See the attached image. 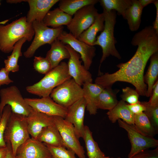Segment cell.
<instances>
[{"instance_id": "1", "label": "cell", "mask_w": 158, "mask_h": 158, "mask_svg": "<svg viewBox=\"0 0 158 158\" xmlns=\"http://www.w3.org/2000/svg\"><path fill=\"white\" fill-rule=\"evenodd\" d=\"M131 44L138 46L133 57L128 61L117 65L119 69L116 72L100 74L95 83L104 89L111 87L117 82H127L135 87L139 95L146 96L147 86L144 81V71L151 56L158 52V34L152 26L146 27L134 35Z\"/></svg>"}, {"instance_id": "2", "label": "cell", "mask_w": 158, "mask_h": 158, "mask_svg": "<svg viewBox=\"0 0 158 158\" xmlns=\"http://www.w3.org/2000/svg\"><path fill=\"white\" fill-rule=\"evenodd\" d=\"M35 35L32 23L26 16L22 17L6 25L0 24V50L5 53L12 51L16 43L25 37L30 41Z\"/></svg>"}, {"instance_id": "3", "label": "cell", "mask_w": 158, "mask_h": 158, "mask_svg": "<svg viewBox=\"0 0 158 158\" xmlns=\"http://www.w3.org/2000/svg\"><path fill=\"white\" fill-rule=\"evenodd\" d=\"M71 78L67 63L61 62L52 69L38 82L26 87L27 92L40 97L49 96L53 90L66 80Z\"/></svg>"}, {"instance_id": "4", "label": "cell", "mask_w": 158, "mask_h": 158, "mask_svg": "<svg viewBox=\"0 0 158 158\" xmlns=\"http://www.w3.org/2000/svg\"><path fill=\"white\" fill-rule=\"evenodd\" d=\"M116 11L111 10L107 12L103 10L104 18V28L100 35L96 38L93 46L98 45L102 48V56L100 60V65L110 55L118 59L121 56L116 49L115 44L116 40L114 35V28L116 23Z\"/></svg>"}, {"instance_id": "5", "label": "cell", "mask_w": 158, "mask_h": 158, "mask_svg": "<svg viewBox=\"0 0 158 158\" xmlns=\"http://www.w3.org/2000/svg\"><path fill=\"white\" fill-rule=\"evenodd\" d=\"M30 135L26 116L12 112L4 138L6 145L11 146L14 155L19 147L30 138Z\"/></svg>"}, {"instance_id": "6", "label": "cell", "mask_w": 158, "mask_h": 158, "mask_svg": "<svg viewBox=\"0 0 158 158\" xmlns=\"http://www.w3.org/2000/svg\"><path fill=\"white\" fill-rule=\"evenodd\" d=\"M32 25L35 32L34 38L29 47L23 53L26 58L33 56L36 50L40 47L46 44H51L63 31V26L57 28H50L43 22L34 21Z\"/></svg>"}, {"instance_id": "7", "label": "cell", "mask_w": 158, "mask_h": 158, "mask_svg": "<svg viewBox=\"0 0 158 158\" xmlns=\"http://www.w3.org/2000/svg\"><path fill=\"white\" fill-rule=\"evenodd\" d=\"M50 96L56 103L68 109L83 97V89L71 78L54 88Z\"/></svg>"}, {"instance_id": "8", "label": "cell", "mask_w": 158, "mask_h": 158, "mask_svg": "<svg viewBox=\"0 0 158 158\" xmlns=\"http://www.w3.org/2000/svg\"><path fill=\"white\" fill-rule=\"evenodd\" d=\"M0 97V112L2 115L4 107L7 105L10 106L12 112L26 117L32 110L16 86L1 89Z\"/></svg>"}, {"instance_id": "9", "label": "cell", "mask_w": 158, "mask_h": 158, "mask_svg": "<svg viewBox=\"0 0 158 158\" xmlns=\"http://www.w3.org/2000/svg\"><path fill=\"white\" fill-rule=\"evenodd\" d=\"M117 121L119 126L127 132L131 144V149L128 158H131L143 150L158 146L157 140L142 134L136 129L134 125L128 124L120 119Z\"/></svg>"}, {"instance_id": "10", "label": "cell", "mask_w": 158, "mask_h": 158, "mask_svg": "<svg viewBox=\"0 0 158 158\" xmlns=\"http://www.w3.org/2000/svg\"><path fill=\"white\" fill-rule=\"evenodd\" d=\"M54 123L58 130L67 149L73 151L79 158H86L73 125L61 117L53 116Z\"/></svg>"}, {"instance_id": "11", "label": "cell", "mask_w": 158, "mask_h": 158, "mask_svg": "<svg viewBox=\"0 0 158 158\" xmlns=\"http://www.w3.org/2000/svg\"><path fill=\"white\" fill-rule=\"evenodd\" d=\"M94 5H87L78 11L67 26L70 33L75 38H78L95 22L99 13Z\"/></svg>"}, {"instance_id": "12", "label": "cell", "mask_w": 158, "mask_h": 158, "mask_svg": "<svg viewBox=\"0 0 158 158\" xmlns=\"http://www.w3.org/2000/svg\"><path fill=\"white\" fill-rule=\"evenodd\" d=\"M64 44L70 46L80 55L83 65L88 70L95 55L96 48L75 38L70 33L63 31L57 38Z\"/></svg>"}, {"instance_id": "13", "label": "cell", "mask_w": 158, "mask_h": 158, "mask_svg": "<svg viewBox=\"0 0 158 158\" xmlns=\"http://www.w3.org/2000/svg\"><path fill=\"white\" fill-rule=\"evenodd\" d=\"M70 54L67 63L69 74L80 86L87 83H92V75L80 60V55L68 45H65Z\"/></svg>"}, {"instance_id": "14", "label": "cell", "mask_w": 158, "mask_h": 158, "mask_svg": "<svg viewBox=\"0 0 158 158\" xmlns=\"http://www.w3.org/2000/svg\"><path fill=\"white\" fill-rule=\"evenodd\" d=\"M27 103L33 109L47 115L58 116L64 118L67 109L54 102L50 95L41 98H25Z\"/></svg>"}, {"instance_id": "15", "label": "cell", "mask_w": 158, "mask_h": 158, "mask_svg": "<svg viewBox=\"0 0 158 158\" xmlns=\"http://www.w3.org/2000/svg\"><path fill=\"white\" fill-rule=\"evenodd\" d=\"M86 108V102L83 97L67 109V113L64 118L73 125L78 139L83 137L85 127L84 122Z\"/></svg>"}, {"instance_id": "16", "label": "cell", "mask_w": 158, "mask_h": 158, "mask_svg": "<svg viewBox=\"0 0 158 158\" xmlns=\"http://www.w3.org/2000/svg\"><path fill=\"white\" fill-rule=\"evenodd\" d=\"M16 156L17 158H52L47 146L31 138L19 147Z\"/></svg>"}, {"instance_id": "17", "label": "cell", "mask_w": 158, "mask_h": 158, "mask_svg": "<svg viewBox=\"0 0 158 158\" xmlns=\"http://www.w3.org/2000/svg\"><path fill=\"white\" fill-rule=\"evenodd\" d=\"M59 0H27L29 10L26 17L27 21L32 23L35 21L42 22L50 8Z\"/></svg>"}, {"instance_id": "18", "label": "cell", "mask_w": 158, "mask_h": 158, "mask_svg": "<svg viewBox=\"0 0 158 158\" xmlns=\"http://www.w3.org/2000/svg\"><path fill=\"white\" fill-rule=\"evenodd\" d=\"M26 118L30 135L31 138L35 139L43 128L54 124L53 116L40 112L33 109Z\"/></svg>"}, {"instance_id": "19", "label": "cell", "mask_w": 158, "mask_h": 158, "mask_svg": "<svg viewBox=\"0 0 158 158\" xmlns=\"http://www.w3.org/2000/svg\"><path fill=\"white\" fill-rule=\"evenodd\" d=\"M83 97L86 103V108L91 115H95L97 111V103L99 96L103 89L95 83H87L83 85Z\"/></svg>"}, {"instance_id": "20", "label": "cell", "mask_w": 158, "mask_h": 158, "mask_svg": "<svg viewBox=\"0 0 158 158\" xmlns=\"http://www.w3.org/2000/svg\"><path fill=\"white\" fill-rule=\"evenodd\" d=\"M51 45L46 57L49 61L53 69L58 66L62 60L68 59L70 54L65 44L57 39Z\"/></svg>"}, {"instance_id": "21", "label": "cell", "mask_w": 158, "mask_h": 158, "mask_svg": "<svg viewBox=\"0 0 158 158\" xmlns=\"http://www.w3.org/2000/svg\"><path fill=\"white\" fill-rule=\"evenodd\" d=\"M36 140L50 146L66 148L58 130L54 124L43 128L37 135Z\"/></svg>"}, {"instance_id": "22", "label": "cell", "mask_w": 158, "mask_h": 158, "mask_svg": "<svg viewBox=\"0 0 158 158\" xmlns=\"http://www.w3.org/2000/svg\"><path fill=\"white\" fill-rule=\"evenodd\" d=\"M107 114L112 123L120 119L128 124L134 125L135 115L128 109L125 102L122 100L118 101L113 109L108 111Z\"/></svg>"}, {"instance_id": "23", "label": "cell", "mask_w": 158, "mask_h": 158, "mask_svg": "<svg viewBox=\"0 0 158 158\" xmlns=\"http://www.w3.org/2000/svg\"><path fill=\"white\" fill-rule=\"evenodd\" d=\"M104 22L103 13H99L94 23L83 32L77 39L89 45L93 46L97 34L99 32H102L104 29Z\"/></svg>"}, {"instance_id": "24", "label": "cell", "mask_w": 158, "mask_h": 158, "mask_svg": "<svg viewBox=\"0 0 158 158\" xmlns=\"http://www.w3.org/2000/svg\"><path fill=\"white\" fill-rule=\"evenodd\" d=\"M72 18V16L57 8L49 11L42 22L46 26L55 28L63 25L67 26L71 22Z\"/></svg>"}, {"instance_id": "25", "label": "cell", "mask_w": 158, "mask_h": 158, "mask_svg": "<svg viewBox=\"0 0 158 158\" xmlns=\"http://www.w3.org/2000/svg\"><path fill=\"white\" fill-rule=\"evenodd\" d=\"M143 8L138 0H132V4L126 10L125 19L127 20L131 31L134 32L139 29Z\"/></svg>"}, {"instance_id": "26", "label": "cell", "mask_w": 158, "mask_h": 158, "mask_svg": "<svg viewBox=\"0 0 158 158\" xmlns=\"http://www.w3.org/2000/svg\"><path fill=\"white\" fill-rule=\"evenodd\" d=\"M82 138L85 142L88 158H110L101 150L93 138L92 132L87 126H85Z\"/></svg>"}, {"instance_id": "27", "label": "cell", "mask_w": 158, "mask_h": 158, "mask_svg": "<svg viewBox=\"0 0 158 158\" xmlns=\"http://www.w3.org/2000/svg\"><path fill=\"white\" fill-rule=\"evenodd\" d=\"M119 90H114L111 87L103 89L100 94L97 101V109L110 110L113 109L118 104L117 94Z\"/></svg>"}, {"instance_id": "28", "label": "cell", "mask_w": 158, "mask_h": 158, "mask_svg": "<svg viewBox=\"0 0 158 158\" xmlns=\"http://www.w3.org/2000/svg\"><path fill=\"white\" fill-rule=\"evenodd\" d=\"M150 62L145 75L144 81L147 85L146 96L150 97L152 88L158 75V52L153 54L150 57Z\"/></svg>"}, {"instance_id": "29", "label": "cell", "mask_w": 158, "mask_h": 158, "mask_svg": "<svg viewBox=\"0 0 158 158\" xmlns=\"http://www.w3.org/2000/svg\"><path fill=\"white\" fill-rule=\"evenodd\" d=\"M27 41L25 37L21 38L14 45L11 54L7 56V59L4 60V68L9 72H16L19 70L18 64L19 58L22 56L21 48L23 44Z\"/></svg>"}, {"instance_id": "30", "label": "cell", "mask_w": 158, "mask_h": 158, "mask_svg": "<svg viewBox=\"0 0 158 158\" xmlns=\"http://www.w3.org/2000/svg\"><path fill=\"white\" fill-rule=\"evenodd\" d=\"M99 1L98 0H61L59 1V8L72 16L83 7L88 5H95Z\"/></svg>"}, {"instance_id": "31", "label": "cell", "mask_w": 158, "mask_h": 158, "mask_svg": "<svg viewBox=\"0 0 158 158\" xmlns=\"http://www.w3.org/2000/svg\"><path fill=\"white\" fill-rule=\"evenodd\" d=\"M134 125L139 132L145 136L154 137L158 133L144 112L135 115Z\"/></svg>"}, {"instance_id": "32", "label": "cell", "mask_w": 158, "mask_h": 158, "mask_svg": "<svg viewBox=\"0 0 158 158\" xmlns=\"http://www.w3.org/2000/svg\"><path fill=\"white\" fill-rule=\"evenodd\" d=\"M101 5L107 12L114 10L125 19L126 10L131 5L132 0H100Z\"/></svg>"}, {"instance_id": "33", "label": "cell", "mask_w": 158, "mask_h": 158, "mask_svg": "<svg viewBox=\"0 0 158 158\" xmlns=\"http://www.w3.org/2000/svg\"><path fill=\"white\" fill-rule=\"evenodd\" d=\"M12 110L9 105L5 106L3 111L1 118L0 121V148L6 146L4 138V134L7 124L11 114Z\"/></svg>"}, {"instance_id": "34", "label": "cell", "mask_w": 158, "mask_h": 158, "mask_svg": "<svg viewBox=\"0 0 158 158\" xmlns=\"http://www.w3.org/2000/svg\"><path fill=\"white\" fill-rule=\"evenodd\" d=\"M44 144L47 147L52 158H76L75 154L73 151L66 148Z\"/></svg>"}, {"instance_id": "35", "label": "cell", "mask_w": 158, "mask_h": 158, "mask_svg": "<svg viewBox=\"0 0 158 158\" xmlns=\"http://www.w3.org/2000/svg\"><path fill=\"white\" fill-rule=\"evenodd\" d=\"M142 102L145 107V110L144 113L158 132V106L151 105L148 102Z\"/></svg>"}, {"instance_id": "36", "label": "cell", "mask_w": 158, "mask_h": 158, "mask_svg": "<svg viewBox=\"0 0 158 158\" xmlns=\"http://www.w3.org/2000/svg\"><path fill=\"white\" fill-rule=\"evenodd\" d=\"M33 64L35 70L42 74L45 75L52 69L50 62L46 57L35 56Z\"/></svg>"}, {"instance_id": "37", "label": "cell", "mask_w": 158, "mask_h": 158, "mask_svg": "<svg viewBox=\"0 0 158 158\" xmlns=\"http://www.w3.org/2000/svg\"><path fill=\"white\" fill-rule=\"evenodd\" d=\"M122 93L121 95L122 100L129 104L137 103L139 101V95L136 90L129 87H126L122 89Z\"/></svg>"}, {"instance_id": "38", "label": "cell", "mask_w": 158, "mask_h": 158, "mask_svg": "<svg viewBox=\"0 0 158 158\" xmlns=\"http://www.w3.org/2000/svg\"><path fill=\"white\" fill-rule=\"evenodd\" d=\"M131 158H158V146L153 150H145L140 152Z\"/></svg>"}, {"instance_id": "39", "label": "cell", "mask_w": 158, "mask_h": 158, "mask_svg": "<svg viewBox=\"0 0 158 158\" xmlns=\"http://www.w3.org/2000/svg\"><path fill=\"white\" fill-rule=\"evenodd\" d=\"M127 106L130 111L134 115H137L144 112L145 107L142 102L139 101L133 104H127Z\"/></svg>"}, {"instance_id": "40", "label": "cell", "mask_w": 158, "mask_h": 158, "mask_svg": "<svg viewBox=\"0 0 158 158\" xmlns=\"http://www.w3.org/2000/svg\"><path fill=\"white\" fill-rule=\"evenodd\" d=\"M150 98L148 102L152 106H158V81L153 85Z\"/></svg>"}, {"instance_id": "41", "label": "cell", "mask_w": 158, "mask_h": 158, "mask_svg": "<svg viewBox=\"0 0 158 158\" xmlns=\"http://www.w3.org/2000/svg\"><path fill=\"white\" fill-rule=\"evenodd\" d=\"M9 72L6 68H2L0 70V87L3 85H8L13 83V81L9 77Z\"/></svg>"}, {"instance_id": "42", "label": "cell", "mask_w": 158, "mask_h": 158, "mask_svg": "<svg viewBox=\"0 0 158 158\" xmlns=\"http://www.w3.org/2000/svg\"><path fill=\"white\" fill-rule=\"evenodd\" d=\"M156 8V16L155 21L154 23L153 27L158 34V1L156 0L153 3Z\"/></svg>"}, {"instance_id": "43", "label": "cell", "mask_w": 158, "mask_h": 158, "mask_svg": "<svg viewBox=\"0 0 158 158\" xmlns=\"http://www.w3.org/2000/svg\"><path fill=\"white\" fill-rule=\"evenodd\" d=\"M155 1V0H139L138 1L141 6L143 8L150 4L154 3Z\"/></svg>"}, {"instance_id": "44", "label": "cell", "mask_w": 158, "mask_h": 158, "mask_svg": "<svg viewBox=\"0 0 158 158\" xmlns=\"http://www.w3.org/2000/svg\"><path fill=\"white\" fill-rule=\"evenodd\" d=\"M8 150V147L0 148V158H5Z\"/></svg>"}, {"instance_id": "45", "label": "cell", "mask_w": 158, "mask_h": 158, "mask_svg": "<svg viewBox=\"0 0 158 158\" xmlns=\"http://www.w3.org/2000/svg\"><path fill=\"white\" fill-rule=\"evenodd\" d=\"M8 147V150L5 158H17L13 153L11 146L9 145H6Z\"/></svg>"}, {"instance_id": "46", "label": "cell", "mask_w": 158, "mask_h": 158, "mask_svg": "<svg viewBox=\"0 0 158 158\" xmlns=\"http://www.w3.org/2000/svg\"><path fill=\"white\" fill-rule=\"evenodd\" d=\"M6 2L9 4H17L20 3L22 1H27V0H6Z\"/></svg>"}, {"instance_id": "47", "label": "cell", "mask_w": 158, "mask_h": 158, "mask_svg": "<svg viewBox=\"0 0 158 158\" xmlns=\"http://www.w3.org/2000/svg\"><path fill=\"white\" fill-rule=\"evenodd\" d=\"M9 20H6L4 21H1L0 22V24H5Z\"/></svg>"}, {"instance_id": "48", "label": "cell", "mask_w": 158, "mask_h": 158, "mask_svg": "<svg viewBox=\"0 0 158 158\" xmlns=\"http://www.w3.org/2000/svg\"><path fill=\"white\" fill-rule=\"evenodd\" d=\"M1 116H2V114H1V113H0V121L1 119Z\"/></svg>"}, {"instance_id": "49", "label": "cell", "mask_w": 158, "mask_h": 158, "mask_svg": "<svg viewBox=\"0 0 158 158\" xmlns=\"http://www.w3.org/2000/svg\"><path fill=\"white\" fill-rule=\"evenodd\" d=\"M110 158H113V157H110ZM118 158H121L120 157H119Z\"/></svg>"}, {"instance_id": "50", "label": "cell", "mask_w": 158, "mask_h": 158, "mask_svg": "<svg viewBox=\"0 0 158 158\" xmlns=\"http://www.w3.org/2000/svg\"><path fill=\"white\" fill-rule=\"evenodd\" d=\"M1 3L0 2V5H1Z\"/></svg>"}]
</instances>
